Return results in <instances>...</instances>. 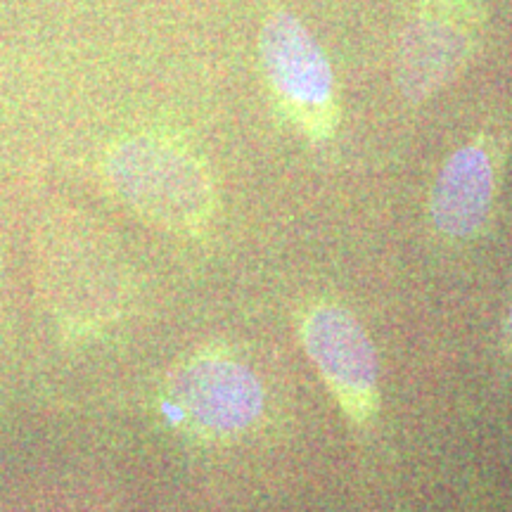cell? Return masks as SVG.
<instances>
[{
	"mask_svg": "<svg viewBox=\"0 0 512 512\" xmlns=\"http://www.w3.org/2000/svg\"><path fill=\"white\" fill-rule=\"evenodd\" d=\"M119 200L171 233H197L214 214V185L200 157L176 140L140 133L121 140L105 159Z\"/></svg>",
	"mask_w": 512,
	"mask_h": 512,
	"instance_id": "cell-1",
	"label": "cell"
},
{
	"mask_svg": "<svg viewBox=\"0 0 512 512\" xmlns=\"http://www.w3.org/2000/svg\"><path fill=\"white\" fill-rule=\"evenodd\" d=\"M38 285L57 323L69 335L93 332L114 316L119 278L112 256L69 223H50L38 235Z\"/></svg>",
	"mask_w": 512,
	"mask_h": 512,
	"instance_id": "cell-2",
	"label": "cell"
},
{
	"mask_svg": "<svg viewBox=\"0 0 512 512\" xmlns=\"http://www.w3.org/2000/svg\"><path fill=\"white\" fill-rule=\"evenodd\" d=\"M169 408L197 437L233 439L259 422L264 389L247 363L226 351H204L171 377Z\"/></svg>",
	"mask_w": 512,
	"mask_h": 512,
	"instance_id": "cell-3",
	"label": "cell"
},
{
	"mask_svg": "<svg viewBox=\"0 0 512 512\" xmlns=\"http://www.w3.org/2000/svg\"><path fill=\"white\" fill-rule=\"evenodd\" d=\"M261 60L275 95L306 136L328 138L339 112L328 57L299 19L275 12L259 38Z\"/></svg>",
	"mask_w": 512,
	"mask_h": 512,
	"instance_id": "cell-4",
	"label": "cell"
},
{
	"mask_svg": "<svg viewBox=\"0 0 512 512\" xmlns=\"http://www.w3.org/2000/svg\"><path fill=\"white\" fill-rule=\"evenodd\" d=\"M479 22L472 0H420L396 53L403 95L425 100L444 88L470 57Z\"/></svg>",
	"mask_w": 512,
	"mask_h": 512,
	"instance_id": "cell-5",
	"label": "cell"
},
{
	"mask_svg": "<svg viewBox=\"0 0 512 512\" xmlns=\"http://www.w3.org/2000/svg\"><path fill=\"white\" fill-rule=\"evenodd\" d=\"M302 342L344 415L375 418L380 406L377 354L363 325L337 304H318L302 320Z\"/></svg>",
	"mask_w": 512,
	"mask_h": 512,
	"instance_id": "cell-6",
	"label": "cell"
},
{
	"mask_svg": "<svg viewBox=\"0 0 512 512\" xmlns=\"http://www.w3.org/2000/svg\"><path fill=\"white\" fill-rule=\"evenodd\" d=\"M496 164L482 143L460 147L444 164L432 190V221L448 240H472L491 214Z\"/></svg>",
	"mask_w": 512,
	"mask_h": 512,
	"instance_id": "cell-7",
	"label": "cell"
},
{
	"mask_svg": "<svg viewBox=\"0 0 512 512\" xmlns=\"http://www.w3.org/2000/svg\"><path fill=\"white\" fill-rule=\"evenodd\" d=\"M508 342L512 347V306H510V313H508Z\"/></svg>",
	"mask_w": 512,
	"mask_h": 512,
	"instance_id": "cell-8",
	"label": "cell"
}]
</instances>
